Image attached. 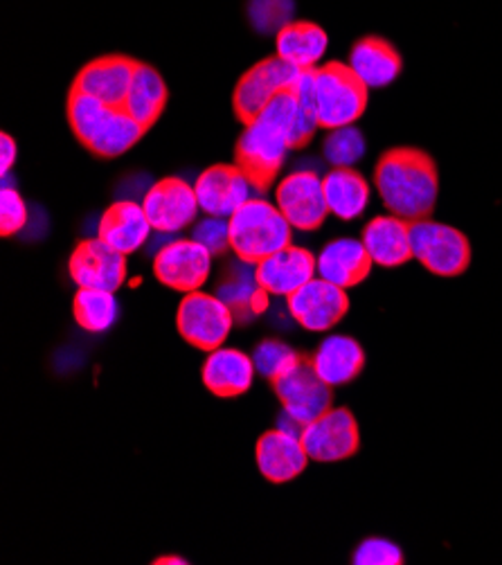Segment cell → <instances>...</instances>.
<instances>
[{
    "instance_id": "obj_16",
    "label": "cell",
    "mask_w": 502,
    "mask_h": 565,
    "mask_svg": "<svg viewBox=\"0 0 502 565\" xmlns=\"http://www.w3.org/2000/svg\"><path fill=\"white\" fill-rule=\"evenodd\" d=\"M138 60L127 54H104L88 62L73 79V88L86 90L108 106L125 108Z\"/></svg>"
},
{
    "instance_id": "obj_25",
    "label": "cell",
    "mask_w": 502,
    "mask_h": 565,
    "mask_svg": "<svg viewBox=\"0 0 502 565\" xmlns=\"http://www.w3.org/2000/svg\"><path fill=\"white\" fill-rule=\"evenodd\" d=\"M322 185L329 212L341 221H352L361 216L370 203V183L354 167H333L322 179Z\"/></svg>"
},
{
    "instance_id": "obj_24",
    "label": "cell",
    "mask_w": 502,
    "mask_h": 565,
    "mask_svg": "<svg viewBox=\"0 0 502 565\" xmlns=\"http://www.w3.org/2000/svg\"><path fill=\"white\" fill-rule=\"evenodd\" d=\"M327 32L313 21H291L277 30L275 39L277 56L300 71L318 68L327 52Z\"/></svg>"
},
{
    "instance_id": "obj_22",
    "label": "cell",
    "mask_w": 502,
    "mask_h": 565,
    "mask_svg": "<svg viewBox=\"0 0 502 565\" xmlns=\"http://www.w3.org/2000/svg\"><path fill=\"white\" fill-rule=\"evenodd\" d=\"M348 64L367 84L370 90L389 86L404 71L399 50L383 36L359 39L350 50Z\"/></svg>"
},
{
    "instance_id": "obj_28",
    "label": "cell",
    "mask_w": 502,
    "mask_h": 565,
    "mask_svg": "<svg viewBox=\"0 0 502 565\" xmlns=\"http://www.w3.org/2000/svg\"><path fill=\"white\" fill-rule=\"evenodd\" d=\"M110 110H114V106H108L99 97L71 86L66 99V118L82 147H88V142L110 116Z\"/></svg>"
},
{
    "instance_id": "obj_4",
    "label": "cell",
    "mask_w": 502,
    "mask_h": 565,
    "mask_svg": "<svg viewBox=\"0 0 502 565\" xmlns=\"http://www.w3.org/2000/svg\"><path fill=\"white\" fill-rule=\"evenodd\" d=\"M415 259L437 277H460L471 266V242L453 228L432 218L410 223Z\"/></svg>"
},
{
    "instance_id": "obj_9",
    "label": "cell",
    "mask_w": 502,
    "mask_h": 565,
    "mask_svg": "<svg viewBox=\"0 0 502 565\" xmlns=\"http://www.w3.org/2000/svg\"><path fill=\"white\" fill-rule=\"evenodd\" d=\"M68 273L79 289L116 294L127 281V255L99 237L82 239L68 259Z\"/></svg>"
},
{
    "instance_id": "obj_10",
    "label": "cell",
    "mask_w": 502,
    "mask_h": 565,
    "mask_svg": "<svg viewBox=\"0 0 502 565\" xmlns=\"http://www.w3.org/2000/svg\"><path fill=\"white\" fill-rule=\"evenodd\" d=\"M210 250L194 239H174L153 257V277L162 287L179 294L199 291L210 277Z\"/></svg>"
},
{
    "instance_id": "obj_3",
    "label": "cell",
    "mask_w": 502,
    "mask_h": 565,
    "mask_svg": "<svg viewBox=\"0 0 502 565\" xmlns=\"http://www.w3.org/2000/svg\"><path fill=\"white\" fill-rule=\"evenodd\" d=\"M370 88L350 64L327 62L316 68V106L320 129L356 125L367 110Z\"/></svg>"
},
{
    "instance_id": "obj_29",
    "label": "cell",
    "mask_w": 502,
    "mask_h": 565,
    "mask_svg": "<svg viewBox=\"0 0 502 565\" xmlns=\"http://www.w3.org/2000/svg\"><path fill=\"white\" fill-rule=\"evenodd\" d=\"M73 316L84 331L102 333L118 320V300L110 291L79 289L73 300Z\"/></svg>"
},
{
    "instance_id": "obj_34",
    "label": "cell",
    "mask_w": 502,
    "mask_h": 565,
    "mask_svg": "<svg viewBox=\"0 0 502 565\" xmlns=\"http://www.w3.org/2000/svg\"><path fill=\"white\" fill-rule=\"evenodd\" d=\"M28 223V205L14 188H3L0 192V235L14 237Z\"/></svg>"
},
{
    "instance_id": "obj_8",
    "label": "cell",
    "mask_w": 502,
    "mask_h": 565,
    "mask_svg": "<svg viewBox=\"0 0 502 565\" xmlns=\"http://www.w3.org/2000/svg\"><path fill=\"white\" fill-rule=\"evenodd\" d=\"M302 446L313 462L350 460L361 448V428L352 411L329 408L324 415L305 426Z\"/></svg>"
},
{
    "instance_id": "obj_1",
    "label": "cell",
    "mask_w": 502,
    "mask_h": 565,
    "mask_svg": "<svg viewBox=\"0 0 502 565\" xmlns=\"http://www.w3.org/2000/svg\"><path fill=\"white\" fill-rule=\"evenodd\" d=\"M374 188L389 214L410 223L430 218L439 194L435 158L417 147H393L374 167Z\"/></svg>"
},
{
    "instance_id": "obj_12",
    "label": "cell",
    "mask_w": 502,
    "mask_h": 565,
    "mask_svg": "<svg viewBox=\"0 0 502 565\" xmlns=\"http://www.w3.org/2000/svg\"><path fill=\"white\" fill-rule=\"evenodd\" d=\"M142 207L156 233H179L194 223L201 205L194 188L177 177L162 179L151 185L142 199Z\"/></svg>"
},
{
    "instance_id": "obj_21",
    "label": "cell",
    "mask_w": 502,
    "mask_h": 565,
    "mask_svg": "<svg viewBox=\"0 0 502 565\" xmlns=\"http://www.w3.org/2000/svg\"><path fill=\"white\" fill-rule=\"evenodd\" d=\"M151 231L153 228L142 203L116 201L104 210L97 225V237L129 257L147 244Z\"/></svg>"
},
{
    "instance_id": "obj_11",
    "label": "cell",
    "mask_w": 502,
    "mask_h": 565,
    "mask_svg": "<svg viewBox=\"0 0 502 565\" xmlns=\"http://www.w3.org/2000/svg\"><path fill=\"white\" fill-rule=\"evenodd\" d=\"M275 203L293 228L302 233L318 231L327 214H331L322 179L311 169H300V172L285 177V181L277 185Z\"/></svg>"
},
{
    "instance_id": "obj_37",
    "label": "cell",
    "mask_w": 502,
    "mask_h": 565,
    "mask_svg": "<svg viewBox=\"0 0 502 565\" xmlns=\"http://www.w3.org/2000/svg\"><path fill=\"white\" fill-rule=\"evenodd\" d=\"M156 565H188L190 561H185V558H181V556H158L156 561H153Z\"/></svg>"
},
{
    "instance_id": "obj_26",
    "label": "cell",
    "mask_w": 502,
    "mask_h": 565,
    "mask_svg": "<svg viewBox=\"0 0 502 565\" xmlns=\"http://www.w3.org/2000/svg\"><path fill=\"white\" fill-rule=\"evenodd\" d=\"M167 102H170V88H167L162 75L153 66L138 62L125 110L149 131L160 120Z\"/></svg>"
},
{
    "instance_id": "obj_15",
    "label": "cell",
    "mask_w": 502,
    "mask_h": 565,
    "mask_svg": "<svg viewBox=\"0 0 502 565\" xmlns=\"http://www.w3.org/2000/svg\"><path fill=\"white\" fill-rule=\"evenodd\" d=\"M250 190L253 185L242 169L226 162L207 167L194 183L201 210L223 218H231L250 199Z\"/></svg>"
},
{
    "instance_id": "obj_5",
    "label": "cell",
    "mask_w": 502,
    "mask_h": 565,
    "mask_svg": "<svg viewBox=\"0 0 502 565\" xmlns=\"http://www.w3.org/2000/svg\"><path fill=\"white\" fill-rule=\"evenodd\" d=\"M233 324V309L221 298L203 291L185 294L177 311V329L183 335V341L207 354L226 343Z\"/></svg>"
},
{
    "instance_id": "obj_33",
    "label": "cell",
    "mask_w": 502,
    "mask_h": 565,
    "mask_svg": "<svg viewBox=\"0 0 502 565\" xmlns=\"http://www.w3.org/2000/svg\"><path fill=\"white\" fill-rule=\"evenodd\" d=\"M354 565H402L404 552L387 539H365L352 554Z\"/></svg>"
},
{
    "instance_id": "obj_35",
    "label": "cell",
    "mask_w": 502,
    "mask_h": 565,
    "mask_svg": "<svg viewBox=\"0 0 502 565\" xmlns=\"http://www.w3.org/2000/svg\"><path fill=\"white\" fill-rule=\"evenodd\" d=\"M257 289H259V285H257V279H255V273L253 275L244 273L237 279H233V281L228 279L226 285H221L218 298L226 302L233 309V313H235L237 309L250 307L253 298L257 296Z\"/></svg>"
},
{
    "instance_id": "obj_6",
    "label": "cell",
    "mask_w": 502,
    "mask_h": 565,
    "mask_svg": "<svg viewBox=\"0 0 502 565\" xmlns=\"http://www.w3.org/2000/svg\"><path fill=\"white\" fill-rule=\"evenodd\" d=\"M300 73V68L280 60L277 54L266 56V60L248 68L233 93V108L237 120L244 127L253 125L277 93H282L296 84Z\"/></svg>"
},
{
    "instance_id": "obj_18",
    "label": "cell",
    "mask_w": 502,
    "mask_h": 565,
    "mask_svg": "<svg viewBox=\"0 0 502 565\" xmlns=\"http://www.w3.org/2000/svg\"><path fill=\"white\" fill-rule=\"evenodd\" d=\"M361 242L367 248L372 262L383 268H397L415 259L410 221L397 214L374 216L363 228Z\"/></svg>"
},
{
    "instance_id": "obj_36",
    "label": "cell",
    "mask_w": 502,
    "mask_h": 565,
    "mask_svg": "<svg viewBox=\"0 0 502 565\" xmlns=\"http://www.w3.org/2000/svg\"><path fill=\"white\" fill-rule=\"evenodd\" d=\"M0 145H3V158H0V172H3V177H8L12 164L17 162L19 149H17V140L10 134L0 136Z\"/></svg>"
},
{
    "instance_id": "obj_23",
    "label": "cell",
    "mask_w": 502,
    "mask_h": 565,
    "mask_svg": "<svg viewBox=\"0 0 502 565\" xmlns=\"http://www.w3.org/2000/svg\"><path fill=\"white\" fill-rule=\"evenodd\" d=\"M316 372L331 387L348 385L361 376L365 367V352L350 335H329L320 343L311 359Z\"/></svg>"
},
{
    "instance_id": "obj_17",
    "label": "cell",
    "mask_w": 502,
    "mask_h": 565,
    "mask_svg": "<svg viewBox=\"0 0 502 565\" xmlns=\"http://www.w3.org/2000/svg\"><path fill=\"white\" fill-rule=\"evenodd\" d=\"M255 458L259 473L273 484H285L296 480L307 471L309 465V456L302 446V439L282 428L266 430L257 439Z\"/></svg>"
},
{
    "instance_id": "obj_20",
    "label": "cell",
    "mask_w": 502,
    "mask_h": 565,
    "mask_svg": "<svg viewBox=\"0 0 502 565\" xmlns=\"http://www.w3.org/2000/svg\"><path fill=\"white\" fill-rule=\"evenodd\" d=\"M372 257L361 239L341 237L329 242L318 255V275L341 289H354L372 273Z\"/></svg>"
},
{
    "instance_id": "obj_31",
    "label": "cell",
    "mask_w": 502,
    "mask_h": 565,
    "mask_svg": "<svg viewBox=\"0 0 502 565\" xmlns=\"http://www.w3.org/2000/svg\"><path fill=\"white\" fill-rule=\"evenodd\" d=\"M365 156V138L356 125L329 131L324 140V158L333 167H354Z\"/></svg>"
},
{
    "instance_id": "obj_2",
    "label": "cell",
    "mask_w": 502,
    "mask_h": 565,
    "mask_svg": "<svg viewBox=\"0 0 502 565\" xmlns=\"http://www.w3.org/2000/svg\"><path fill=\"white\" fill-rule=\"evenodd\" d=\"M231 250L239 262L257 266L273 253L291 246L293 225L266 199H248L231 218Z\"/></svg>"
},
{
    "instance_id": "obj_30",
    "label": "cell",
    "mask_w": 502,
    "mask_h": 565,
    "mask_svg": "<svg viewBox=\"0 0 502 565\" xmlns=\"http://www.w3.org/2000/svg\"><path fill=\"white\" fill-rule=\"evenodd\" d=\"M302 356L287 343L275 341V338H268V341H261L255 352H253V363L255 370L268 379L270 383L275 379H280L282 374H287L293 365H298Z\"/></svg>"
},
{
    "instance_id": "obj_19",
    "label": "cell",
    "mask_w": 502,
    "mask_h": 565,
    "mask_svg": "<svg viewBox=\"0 0 502 565\" xmlns=\"http://www.w3.org/2000/svg\"><path fill=\"white\" fill-rule=\"evenodd\" d=\"M253 356L235 350V348H218L210 352L203 363L201 376L207 392L218 399H237L246 394L255 379Z\"/></svg>"
},
{
    "instance_id": "obj_14",
    "label": "cell",
    "mask_w": 502,
    "mask_h": 565,
    "mask_svg": "<svg viewBox=\"0 0 502 565\" xmlns=\"http://www.w3.org/2000/svg\"><path fill=\"white\" fill-rule=\"evenodd\" d=\"M318 275V257L300 246H287L255 266V279L264 294L289 298Z\"/></svg>"
},
{
    "instance_id": "obj_7",
    "label": "cell",
    "mask_w": 502,
    "mask_h": 565,
    "mask_svg": "<svg viewBox=\"0 0 502 565\" xmlns=\"http://www.w3.org/2000/svg\"><path fill=\"white\" fill-rule=\"evenodd\" d=\"M273 390L282 404V411L305 426L333 408L331 385L320 379L307 356H302L287 374L275 379Z\"/></svg>"
},
{
    "instance_id": "obj_13",
    "label": "cell",
    "mask_w": 502,
    "mask_h": 565,
    "mask_svg": "<svg viewBox=\"0 0 502 565\" xmlns=\"http://www.w3.org/2000/svg\"><path fill=\"white\" fill-rule=\"evenodd\" d=\"M289 313L307 331H329L337 327L350 311V298L345 289L331 285L322 277L311 281L287 298Z\"/></svg>"
},
{
    "instance_id": "obj_27",
    "label": "cell",
    "mask_w": 502,
    "mask_h": 565,
    "mask_svg": "<svg viewBox=\"0 0 502 565\" xmlns=\"http://www.w3.org/2000/svg\"><path fill=\"white\" fill-rule=\"evenodd\" d=\"M145 134L147 129L125 108H114L86 149L97 158H118L136 147Z\"/></svg>"
},
{
    "instance_id": "obj_32",
    "label": "cell",
    "mask_w": 502,
    "mask_h": 565,
    "mask_svg": "<svg viewBox=\"0 0 502 565\" xmlns=\"http://www.w3.org/2000/svg\"><path fill=\"white\" fill-rule=\"evenodd\" d=\"M192 239L210 250L212 257H221L231 248V223L223 216L207 214L194 225Z\"/></svg>"
}]
</instances>
